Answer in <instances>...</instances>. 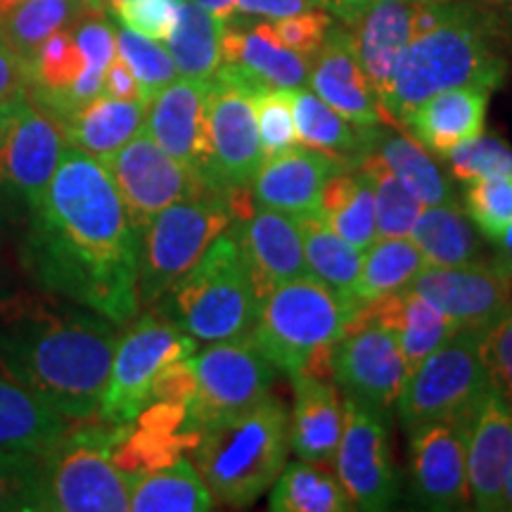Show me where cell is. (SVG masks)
Listing matches in <instances>:
<instances>
[{"mask_svg": "<svg viewBox=\"0 0 512 512\" xmlns=\"http://www.w3.org/2000/svg\"><path fill=\"white\" fill-rule=\"evenodd\" d=\"M22 3H24V0H0V19H3L5 15H10V12ZM83 3H86V0H83Z\"/></svg>", "mask_w": 512, "mask_h": 512, "instance_id": "cell-60", "label": "cell"}, {"mask_svg": "<svg viewBox=\"0 0 512 512\" xmlns=\"http://www.w3.org/2000/svg\"><path fill=\"white\" fill-rule=\"evenodd\" d=\"M226 22L214 17L195 0H183L176 27L166 38V50L178 76L209 81L221 67V41Z\"/></svg>", "mask_w": 512, "mask_h": 512, "instance_id": "cell-36", "label": "cell"}, {"mask_svg": "<svg viewBox=\"0 0 512 512\" xmlns=\"http://www.w3.org/2000/svg\"><path fill=\"white\" fill-rule=\"evenodd\" d=\"M235 223L221 195H200L159 211L138 230V299L155 306Z\"/></svg>", "mask_w": 512, "mask_h": 512, "instance_id": "cell-8", "label": "cell"}, {"mask_svg": "<svg viewBox=\"0 0 512 512\" xmlns=\"http://www.w3.org/2000/svg\"><path fill=\"white\" fill-rule=\"evenodd\" d=\"M256 126H259L264 159L290 150L299 143L297 128H294V114L290 91L287 88H264L254 93Z\"/></svg>", "mask_w": 512, "mask_h": 512, "instance_id": "cell-46", "label": "cell"}, {"mask_svg": "<svg viewBox=\"0 0 512 512\" xmlns=\"http://www.w3.org/2000/svg\"><path fill=\"white\" fill-rule=\"evenodd\" d=\"M24 261L43 290L117 325L136 318L138 230L100 159L64 147L29 211Z\"/></svg>", "mask_w": 512, "mask_h": 512, "instance_id": "cell-1", "label": "cell"}, {"mask_svg": "<svg viewBox=\"0 0 512 512\" xmlns=\"http://www.w3.org/2000/svg\"><path fill=\"white\" fill-rule=\"evenodd\" d=\"M117 323L43 294L0 302V375L72 422L93 420L110 377Z\"/></svg>", "mask_w": 512, "mask_h": 512, "instance_id": "cell-2", "label": "cell"}, {"mask_svg": "<svg viewBox=\"0 0 512 512\" xmlns=\"http://www.w3.org/2000/svg\"><path fill=\"white\" fill-rule=\"evenodd\" d=\"M458 181L475 183L491 176H512V147L503 138L479 133L444 157Z\"/></svg>", "mask_w": 512, "mask_h": 512, "instance_id": "cell-44", "label": "cell"}, {"mask_svg": "<svg viewBox=\"0 0 512 512\" xmlns=\"http://www.w3.org/2000/svg\"><path fill=\"white\" fill-rule=\"evenodd\" d=\"M235 235L259 304L275 287L309 273L297 216L256 207L245 221H235Z\"/></svg>", "mask_w": 512, "mask_h": 512, "instance_id": "cell-20", "label": "cell"}, {"mask_svg": "<svg viewBox=\"0 0 512 512\" xmlns=\"http://www.w3.org/2000/svg\"><path fill=\"white\" fill-rule=\"evenodd\" d=\"M349 323H377L392 332L406 358L408 375L458 332L437 306H432L411 287L384 294L375 302L361 306L349 318Z\"/></svg>", "mask_w": 512, "mask_h": 512, "instance_id": "cell-26", "label": "cell"}, {"mask_svg": "<svg viewBox=\"0 0 512 512\" xmlns=\"http://www.w3.org/2000/svg\"><path fill=\"white\" fill-rule=\"evenodd\" d=\"M508 76V60L496 43L494 19L458 0L446 22L415 36L396 64L384 121L401 124L415 107L448 88L496 91Z\"/></svg>", "mask_w": 512, "mask_h": 512, "instance_id": "cell-3", "label": "cell"}, {"mask_svg": "<svg viewBox=\"0 0 512 512\" xmlns=\"http://www.w3.org/2000/svg\"><path fill=\"white\" fill-rule=\"evenodd\" d=\"M347 169L323 152L294 145L290 150L266 157L249 183L256 207L302 216L318 209V197L325 181Z\"/></svg>", "mask_w": 512, "mask_h": 512, "instance_id": "cell-25", "label": "cell"}, {"mask_svg": "<svg viewBox=\"0 0 512 512\" xmlns=\"http://www.w3.org/2000/svg\"><path fill=\"white\" fill-rule=\"evenodd\" d=\"M155 306L197 342L214 344L252 335L261 304L242 259L235 223Z\"/></svg>", "mask_w": 512, "mask_h": 512, "instance_id": "cell-5", "label": "cell"}, {"mask_svg": "<svg viewBox=\"0 0 512 512\" xmlns=\"http://www.w3.org/2000/svg\"><path fill=\"white\" fill-rule=\"evenodd\" d=\"M207 91L209 81L176 76L147 102L145 131L211 192Z\"/></svg>", "mask_w": 512, "mask_h": 512, "instance_id": "cell-18", "label": "cell"}, {"mask_svg": "<svg viewBox=\"0 0 512 512\" xmlns=\"http://www.w3.org/2000/svg\"><path fill=\"white\" fill-rule=\"evenodd\" d=\"M117 55L128 64L133 76H136L140 88H143L145 100L162 91L166 83H171L178 76V69L171 60L169 50L159 46V41H152L143 34L121 27L117 29Z\"/></svg>", "mask_w": 512, "mask_h": 512, "instance_id": "cell-43", "label": "cell"}, {"mask_svg": "<svg viewBox=\"0 0 512 512\" xmlns=\"http://www.w3.org/2000/svg\"><path fill=\"white\" fill-rule=\"evenodd\" d=\"M86 12L93 10L83 0H24L0 19V41L29 62L50 34L72 27Z\"/></svg>", "mask_w": 512, "mask_h": 512, "instance_id": "cell-40", "label": "cell"}, {"mask_svg": "<svg viewBox=\"0 0 512 512\" xmlns=\"http://www.w3.org/2000/svg\"><path fill=\"white\" fill-rule=\"evenodd\" d=\"M318 214L339 238L363 252L377 240L373 185L361 169H342L325 181Z\"/></svg>", "mask_w": 512, "mask_h": 512, "instance_id": "cell-32", "label": "cell"}, {"mask_svg": "<svg viewBox=\"0 0 512 512\" xmlns=\"http://www.w3.org/2000/svg\"><path fill=\"white\" fill-rule=\"evenodd\" d=\"M102 164L110 171L114 188L136 230L171 204L211 195L200 178L166 155L145 128Z\"/></svg>", "mask_w": 512, "mask_h": 512, "instance_id": "cell-14", "label": "cell"}, {"mask_svg": "<svg viewBox=\"0 0 512 512\" xmlns=\"http://www.w3.org/2000/svg\"><path fill=\"white\" fill-rule=\"evenodd\" d=\"M197 351V339L178 330L162 313H147L119 337L98 418L112 427H126L150 403V389L159 370Z\"/></svg>", "mask_w": 512, "mask_h": 512, "instance_id": "cell-10", "label": "cell"}, {"mask_svg": "<svg viewBox=\"0 0 512 512\" xmlns=\"http://www.w3.org/2000/svg\"><path fill=\"white\" fill-rule=\"evenodd\" d=\"M512 470V413L489 389L467 425V489L470 508L501 510Z\"/></svg>", "mask_w": 512, "mask_h": 512, "instance_id": "cell-22", "label": "cell"}, {"mask_svg": "<svg viewBox=\"0 0 512 512\" xmlns=\"http://www.w3.org/2000/svg\"><path fill=\"white\" fill-rule=\"evenodd\" d=\"M197 392V375L192 366V356L178 358L159 370L150 389V403H178L188 406Z\"/></svg>", "mask_w": 512, "mask_h": 512, "instance_id": "cell-50", "label": "cell"}, {"mask_svg": "<svg viewBox=\"0 0 512 512\" xmlns=\"http://www.w3.org/2000/svg\"><path fill=\"white\" fill-rule=\"evenodd\" d=\"M465 214L491 245L512 226V176H491L467 183Z\"/></svg>", "mask_w": 512, "mask_h": 512, "instance_id": "cell-42", "label": "cell"}, {"mask_svg": "<svg viewBox=\"0 0 512 512\" xmlns=\"http://www.w3.org/2000/svg\"><path fill=\"white\" fill-rule=\"evenodd\" d=\"M72 420L57 413L41 396L0 375V448L43 453L64 437Z\"/></svg>", "mask_w": 512, "mask_h": 512, "instance_id": "cell-31", "label": "cell"}, {"mask_svg": "<svg viewBox=\"0 0 512 512\" xmlns=\"http://www.w3.org/2000/svg\"><path fill=\"white\" fill-rule=\"evenodd\" d=\"M356 169H361L373 185L377 238H408L425 204L403 188L377 150L363 157Z\"/></svg>", "mask_w": 512, "mask_h": 512, "instance_id": "cell-41", "label": "cell"}, {"mask_svg": "<svg viewBox=\"0 0 512 512\" xmlns=\"http://www.w3.org/2000/svg\"><path fill=\"white\" fill-rule=\"evenodd\" d=\"M415 3L418 0H375L344 24L354 38L356 57L380 100L382 114L384 100L392 91L396 64L415 36Z\"/></svg>", "mask_w": 512, "mask_h": 512, "instance_id": "cell-24", "label": "cell"}, {"mask_svg": "<svg viewBox=\"0 0 512 512\" xmlns=\"http://www.w3.org/2000/svg\"><path fill=\"white\" fill-rule=\"evenodd\" d=\"M145 114L147 102L117 100L100 93L60 119V126L67 145L105 162L143 131Z\"/></svg>", "mask_w": 512, "mask_h": 512, "instance_id": "cell-30", "label": "cell"}, {"mask_svg": "<svg viewBox=\"0 0 512 512\" xmlns=\"http://www.w3.org/2000/svg\"><path fill=\"white\" fill-rule=\"evenodd\" d=\"M411 496L425 510L470 508L465 425L441 420L411 430Z\"/></svg>", "mask_w": 512, "mask_h": 512, "instance_id": "cell-19", "label": "cell"}, {"mask_svg": "<svg viewBox=\"0 0 512 512\" xmlns=\"http://www.w3.org/2000/svg\"><path fill=\"white\" fill-rule=\"evenodd\" d=\"M119 427H81L41 453L36 512H124L131 503L133 475L112 460Z\"/></svg>", "mask_w": 512, "mask_h": 512, "instance_id": "cell-6", "label": "cell"}, {"mask_svg": "<svg viewBox=\"0 0 512 512\" xmlns=\"http://www.w3.org/2000/svg\"><path fill=\"white\" fill-rule=\"evenodd\" d=\"M313 60L278 41L271 22L235 24L228 19L221 41V67L245 79L254 91L304 88Z\"/></svg>", "mask_w": 512, "mask_h": 512, "instance_id": "cell-23", "label": "cell"}, {"mask_svg": "<svg viewBox=\"0 0 512 512\" xmlns=\"http://www.w3.org/2000/svg\"><path fill=\"white\" fill-rule=\"evenodd\" d=\"M342 437L335 463L339 484L347 491L354 510H387L399 496V482L389 453L387 420L382 411L344 396Z\"/></svg>", "mask_w": 512, "mask_h": 512, "instance_id": "cell-13", "label": "cell"}, {"mask_svg": "<svg viewBox=\"0 0 512 512\" xmlns=\"http://www.w3.org/2000/svg\"><path fill=\"white\" fill-rule=\"evenodd\" d=\"M491 91L479 86L448 88L408 114L403 126L430 155L446 157L467 140L484 133Z\"/></svg>", "mask_w": 512, "mask_h": 512, "instance_id": "cell-27", "label": "cell"}, {"mask_svg": "<svg viewBox=\"0 0 512 512\" xmlns=\"http://www.w3.org/2000/svg\"><path fill=\"white\" fill-rule=\"evenodd\" d=\"M332 380L347 399L387 413L408 380L399 342L377 323H347L332 347Z\"/></svg>", "mask_w": 512, "mask_h": 512, "instance_id": "cell-15", "label": "cell"}, {"mask_svg": "<svg viewBox=\"0 0 512 512\" xmlns=\"http://www.w3.org/2000/svg\"><path fill=\"white\" fill-rule=\"evenodd\" d=\"M501 510L512 512V470H510L508 484H505V491H503V498H501Z\"/></svg>", "mask_w": 512, "mask_h": 512, "instance_id": "cell-59", "label": "cell"}, {"mask_svg": "<svg viewBox=\"0 0 512 512\" xmlns=\"http://www.w3.org/2000/svg\"><path fill=\"white\" fill-rule=\"evenodd\" d=\"M195 3L207 12H211L214 17L223 19V22L233 19L235 10H238V0H195Z\"/></svg>", "mask_w": 512, "mask_h": 512, "instance_id": "cell-57", "label": "cell"}, {"mask_svg": "<svg viewBox=\"0 0 512 512\" xmlns=\"http://www.w3.org/2000/svg\"><path fill=\"white\" fill-rule=\"evenodd\" d=\"M484 3H503V0H484Z\"/></svg>", "mask_w": 512, "mask_h": 512, "instance_id": "cell-61", "label": "cell"}, {"mask_svg": "<svg viewBox=\"0 0 512 512\" xmlns=\"http://www.w3.org/2000/svg\"><path fill=\"white\" fill-rule=\"evenodd\" d=\"M408 238L425 256L427 266H463L482 259L477 228L458 202L422 209Z\"/></svg>", "mask_w": 512, "mask_h": 512, "instance_id": "cell-34", "label": "cell"}, {"mask_svg": "<svg viewBox=\"0 0 512 512\" xmlns=\"http://www.w3.org/2000/svg\"><path fill=\"white\" fill-rule=\"evenodd\" d=\"M183 0H121L110 10L121 27L143 34L152 41H166L176 27Z\"/></svg>", "mask_w": 512, "mask_h": 512, "instance_id": "cell-48", "label": "cell"}, {"mask_svg": "<svg viewBox=\"0 0 512 512\" xmlns=\"http://www.w3.org/2000/svg\"><path fill=\"white\" fill-rule=\"evenodd\" d=\"M102 93L110 95V98L117 100H140L147 102L143 95V88L136 76H133L128 64L117 55L110 62V67L105 69V79H102Z\"/></svg>", "mask_w": 512, "mask_h": 512, "instance_id": "cell-53", "label": "cell"}, {"mask_svg": "<svg viewBox=\"0 0 512 512\" xmlns=\"http://www.w3.org/2000/svg\"><path fill=\"white\" fill-rule=\"evenodd\" d=\"M351 316L342 297L306 273L278 285L261 302L252 339L275 368L299 375L313 358L332 351Z\"/></svg>", "mask_w": 512, "mask_h": 512, "instance_id": "cell-7", "label": "cell"}, {"mask_svg": "<svg viewBox=\"0 0 512 512\" xmlns=\"http://www.w3.org/2000/svg\"><path fill=\"white\" fill-rule=\"evenodd\" d=\"M29 83V62L0 41V100L27 98Z\"/></svg>", "mask_w": 512, "mask_h": 512, "instance_id": "cell-51", "label": "cell"}, {"mask_svg": "<svg viewBox=\"0 0 512 512\" xmlns=\"http://www.w3.org/2000/svg\"><path fill=\"white\" fill-rule=\"evenodd\" d=\"M313 8H325V0H238L235 12L242 17H266L273 22Z\"/></svg>", "mask_w": 512, "mask_h": 512, "instance_id": "cell-52", "label": "cell"}, {"mask_svg": "<svg viewBox=\"0 0 512 512\" xmlns=\"http://www.w3.org/2000/svg\"><path fill=\"white\" fill-rule=\"evenodd\" d=\"M254 88L226 67L209 79L207 138L211 152V192L226 195L249 188L264 164L259 126H256Z\"/></svg>", "mask_w": 512, "mask_h": 512, "instance_id": "cell-11", "label": "cell"}, {"mask_svg": "<svg viewBox=\"0 0 512 512\" xmlns=\"http://www.w3.org/2000/svg\"><path fill=\"white\" fill-rule=\"evenodd\" d=\"M370 3H375V0H325V10L342 24H349Z\"/></svg>", "mask_w": 512, "mask_h": 512, "instance_id": "cell-54", "label": "cell"}, {"mask_svg": "<svg viewBox=\"0 0 512 512\" xmlns=\"http://www.w3.org/2000/svg\"><path fill=\"white\" fill-rule=\"evenodd\" d=\"M294 406L290 415V448L299 460L332 463L342 437L344 406L330 380L292 375Z\"/></svg>", "mask_w": 512, "mask_h": 512, "instance_id": "cell-28", "label": "cell"}, {"mask_svg": "<svg viewBox=\"0 0 512 512\" xmlns=\"http://www.w3.org/2000/svg\"><path fill=\"white\" fill-rule=\"evenodd\" d=\"M425 266V256L411 238H377L363 252L361 273L354 290L356 311L384 294L411 287L415 275Z\"/></svg>", "mask_w": 512, "mask_h": 512, "instance_id": "cell-37", "label": "cell"}, {"mask_svg": "<svg viewBox=\"0 0 512 512\" xmlns=\"http://www.w3.org/2000/svg\"><path fill=\"white\" fill-rule=\"evenodd\" d=\"M268 510L273 512H347L354 510L347 491L323 463L297 460L283 467L273 482Z\"/></svg>", "mask_w": 512, "mask_h": 512, "instance_id": "cell-38", "label": "cell"}, {"mask_svg": "<svg viewBox=\"0 0 512 512\" xmlns=\"http://www.w3.org/2000/svg\"><path fill=\"white\" fill-rule=\"evenodd\" d=\"M494 249H496V254L491 261H494V264L501 268L503 273H508L512 278V226L505 230V235L496 242Z\"/></svg>", "mask_w": 512, "mask_h": 512, "instance_id": "cell-55", "label": "cell"}, {"mask_svg": "<svg viewBox=\"0 0 512 512\" xmlns=\"http://www.w3.org/2000/svg\"><path fill=\"white\" fill-rule=\"evenodd\" d=\"M375 150L380 152V157L394 171V176L399 178L403 188L411 192L415 200L425 204V207L456 202V190H453L451 181L441 174L430 152L415 138L382 133Z\"/></svg>", "mask_w": 512, "mask_h": 512, "instance_id": "cell-39", "label": "cell"}, {"mask_svg": "<svg viewBox=\"0 0 512 512\" xmlns=\"http://www.w3.org/2000/svg\"><path fill=\"white\" fill-rule=\"evenodd\" d=\"M299 233H302V245L306 266L313 278L330 287L337 297H342L351 313H356L354 306V290L358 283V273H361L363 249L342 240L325 223L323 216L316 211H306L297 216Z\"/></svg>", "mask_w": 512, "mask_h": 512, "instance_id": "cell-33", "label": "cell"}, {"mask_svg": "<svg viewBox=\"0 0 512 512\" xmlns=\"http://www.w3.org/2000/svg\"><path fill=\"white\" fill-rule=\"evenodd\" d=\"M211 508L214 496L188 458L133 479L128 503L133 512H207Z\"/></svg>", "mask_w": 512, "mask_h": 512, "instance_id": "cell-35", "label": "cell"}, {"mask_svg": "<svg viewBox=\"0 0 512 512\" xmlns=\"http://www.w3.org/2000/svg\"><path fill=\"white\" fill-rule=\"evenodd\" d=\"M332 24H335V17H332L328 10L313 8L299 12V15L273 19L271 27L273 34L278 36V41L283 43V46L313 60L320 46L325 43V36H328Z\"/></svg>", "mask_w": 512, "mask_h": 512, "instance_id": "cell-49", "label": "cell"}, {"mask_svg": "<svg viewBox=\"0 0 512 512\" xmlns=\"http://www.w3.org/2000/svg\"><path fill=\"white\" fill-rule=\"evenodd\" d=\"M290 102L299 143L337 159L347 169H356L361 159L375 150L384 133L382 128L351 124L306 88H292Z\"/></svg>", "mask_w": 512, "mask_h": 512, "instance_id": "cell-29", "label": "cell"}, {"mask_svg": "<svg viewBox=\"0 0 512 512\" xmlns=\"http://www.w3.org/2000/svg\"><path fill=\"white\" fill-rule=\"evenodd\" d=\"M41 453L0 448V512H36Z\"/></svg>", "mask_w": 512, "mask_h": 512, "instance_id": "cell-45", "label": "cell"}, {"mask_svg": "<svg viewBox=\"0 0 512 512\" xmlns=\"http://www.w3.org/2000/svg\"><path fill=\"white\" fill-rule=\"evenodd\" d=\"M197 392L188 403L192 430L200 432L211 422L228 418L268 396L275 366L249 337L214 342L192 354Z\"/></svg>", "mask_w": 512, "mask_h": 512, "instance_id": "cell-12", "label": "cell"}, {"mask_svg": "<svg viewBox=\"0 0 512 512\" xmlns=\"http://www.w3.org/2000/svg\"><path fill=\"white\" fill-rule=\"evenodd\" d=\"M489 389L477 332L460 330L408 375L396 411L408 432L441 420L467 427Z\"/></svg>", "mask_w": 512, "mask_h": 512, "instance_id": "cell-9", "label": "cell"}, {"mask_svg": "<svg viewBox=\"0 0 512 512\" xmlns=\"http://www.w3.org/2000/svg\"><path fill=\"white\" fill-rule=\"evenodd\" d=\"M311 91L332 110L361 128H382L380 100L356 57L354 38L344 24H332L325 43L313 57Z\"/></svg>", "mask_w": 512, "mask_h": 512, "instance_id": "cell-21", "label": "cell"}, {"mask_svg": "<svg viewBox=\"0 0 512 512\" xmlns=\"http://www.w3.org/2000/svg\"><path fill=\"white\" fill-rule=\"evenodd\" d=\"M411 290L444 313L458 332H482L512 304V278L494 261L425 266Z\"/></svg>", "mask_w": 512, "mask_h": 512, "instance_id": "cell-17", "label": "cell"}, {"mask_svg": "<svg viewBox=\"0 0 512 512\" xmlns=\"http://www.w3.org/2000/svg\"><path fill=\"white\" fill-rule=\"evenodd\" d=\"M477 339L491 389L512 413V304Z\"/></svg>", "mask_w": 512, "mask_h": 512, "instance_id": "cell-47", "label": "cell"}, {"mask_svg": "<svg viewBox=\"0 0 512 512\" xmlns=\"http://www.w3.org/2000/svg\"><path fill=\"white\" fill-rule=\"evenodd\" d=\"M27 105V98H10V100H0V140H3L5 133L15 117L19 114V110Z\"/></svg>", "mask_w": 512, "mask_h": 512, "instance_id": "cell-56", "label": "cell"}, {"mask_svg": "<svg viewBox=\"0 0 512 512\" xmlns=\"http://www.w3.org/2000/svg\"><path fill=\"white\" fill-rule=\"evenodd\" d=\"M121 0H86L88 10L93 12H110L114 5H119Z\"/></svg>", "mask_w": 512, "mask_h": 512, "instance_id": "cell-58", "label": "cell"}, {"mask_svg": "<svg viewBox=\"0 0 512 512\" xmlns=\"http://www.w3.org/2000/svg\"><path fill=\"white\" fill-rule=\"evenodd\" d=\"M64 147L67 140L60 121L27 100L0 140V207L34 209Z\"/></svg>", "mask_w": 512, "mask_h": 512, "instance_id": "cell-16", "label": "cell"}, {"mask_svg": "<svg viewBox=\"0 0 512 512\" xmlns=\"http://www.w3.org/2000/svg\"><path fill=\"white\" fill-rule=\"evenodd\" d=\"M216 501L247 508L278 479L290 453V413L275 396L207 425L192 448Z\"/></svg>", "mask_w": 512, "mask_h": 512, "instance_id": "cell-4", "label": "cell"}]
</instances>
